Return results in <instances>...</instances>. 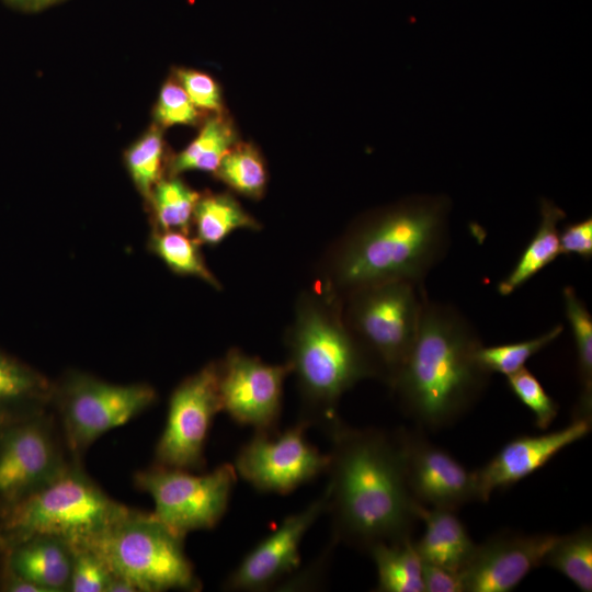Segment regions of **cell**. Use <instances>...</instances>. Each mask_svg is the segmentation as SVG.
<instances>
[{
  "label": "cell",
  "mask_w": 592,
  "mask_h": 592,
  "mask_svg": "<svg viewBox=\"0 0 592 592\" xmlns=\"http://www.w3.org/2000/svg\"><path fill=\"white\" fill-rule=\"evenodd\" d=\"M539 216L534 236L515 265L497 286L501 296L514 293L561 254L559 224L565 219L566 213L553 201L543 197L539 200Z\"/></svg>",
  "instance_id": "obj_21"
},
{
  "label": "cell",
  "mask_w": 592,
  "mask_h": 592,
  "mask_svg": "<svg viewBox=\"0 0 592 592\" xmlns=\"http://www.w3.org/2000/svg\"><path fill=\"white\" fill-rule=\"evenodd\" d=\"M10 7L27 12L43 10L62 0H3Z\"/></svg>",
  "instance_id": "obj_39"
},
{
  "label": "cell",
  "mask_w": 592,
  "mask_h": 592,
  "mask_svg": "<svg viewBox=\"0 0 592 592\" xmlns=\"http://www.w3.org/2000/svg\"><path fill=\"white\" fill-rule=\"evenodd\" d=\"M455 512L421 504L419 520L425 528L414 546L422 562L459 572L476 544Z\"/></svg>",
  "instance_id": "obj_20"
},
{
  "label": "cell",
  "mask_w": 592,
  "mask_h": 592,
  "mask_svg": "<svg viewBox=\"0 0 592 592\" xmlns=\"http://www.w3.org/2000/svg\"><path fill=\"white\" fill-rule=\"evenodd\" d=\"M67 454L61 432L49 411L0 424V508L59 478L73 462Z\"/></svg>",
  "instance_id": "obj_10"
},
{
  "label": "cell",
  "mask_w": 592,
  "mask_h": 592,
  "mask_svg": "<svg viewBox=\"0 0 592 592\" xmlns=\"http://www.w3.org/2000/svg\"><path fill=\"white\" fill-rule=\"evenodd\" d=\"M130 509L107 496L73 460L54 482L0 508V554L34 536L86 545Z\"/></svg>",
  "instance_id": "obj_5"
},
{
  "label": "cell",
  "mask_w": 592,
  "mask_h": 592,
  "mask_svg": "<svg viewBox=\"0 0 592 592\" xmlns=\"http://www.w3.org/2000/svg\"><path fill=\"white\" fill-rule=\"evenodd\" d=\"M289 375L286 362L269 364L239 348L229 349L218 360L221 411L255 432L277 431L284 383Z\"/></svg>",
  "instance_id": "obj_13"
},
{
  "label": "cell",
  "mask_w": 592,
  "mask_h": 592,
  "mask_svg": "<svg viewBox=\"0 0 592 592\" xmlns=\"http://www.w3.org/2000/svg\"><path fill=\"white\" fill-rule=\"evenodd\" d=\"M424 592H463L459 572L446 568L422 563Z\"/></svg>",
  "instance_id": "obj_37"
},
{
  "label": "cell",
  "mask_w": 592,
  "mask_h": 592,
  "mask_svg": "<svg viewBox=\"0 0 592 592\" xmlns=\"http://www.w3.org/2000/svg\"><path fill=\"white\" fill-rule=\"evenodd\" d=\"M309 428L298 420L282 432H255L237 453V475L260 492L287 494L326 473L329 456L309 443Z\"/></svg>",
  "instance_id": "obj_12"
},
{
  "label": "cell",
  "mask_w": 592,
  "mask_h": 592,
  "mask_svg": "<svg viewBox=\"0 0 592 592\" xmlns=\"http://www.w3.org/2000/svg\"><path fill=\"white\" fill-rule=\"evenodd\" d=\"M563 332L562 325H556L545 333L525 341L485 346L477 351L479 364L491 375L500 373L509 376L525 367L536 353L554 342Z\"/></svg>",
  "instance_id": "obj_31"
},
{
  "label": "cell",
  "mask_w": 592,
  "mask_h": 592,
  "mask_svg": "<svg viewBox=\"0 0 592 592\" xmlns=\"http://www.w3.org/2000/svg\"><path fill=\"white\" fill-rule=\"evenodd\" d=\"M105 592H138L127 579L113 574L110 579Z\"/></svg>",
  "instance_id": "obj_40"
},
{
  "label": "cell",
  "mask_w": 592,
  "mask_h": 592,
  "mask_svg": "<svg viewBox=\"0 0 592 592\" xmlns=\"http://www.w3.org/2000/svg\"><path fill=\"white\" fill-rule=\"evenodd\" d=\"M286 363L300 400V421L326 432L340 419L341 397L376 371L348 329L341 299L314 283L301 291L284 334Z\"/></svg>",
  "instance_id": "obj_4"
},
{
  "label": "cell",
  "mask_w": 592,
  "mask_h": 592,
  "mask_svg": "<svg viewBox=\"0 0 592 592\" xmlns=\"http://www.w3.org/2000/svg\"><path fill=\"white\" fill-rule=\"evenodd\" d=\"M197 118L198 111L179 81L173 79L167 81L161 88L155 109L158 126L166 128L173 125H192Z\"/></svg>",
  "instance_id": "obj_34"
},
{
  "label": "cell",
  "mask_w": 592,
  "mask_h": 592,
  "mask_svg": "<svg viewBox=\"0 0 592 592\" xmlns=\"http://www.w3.org/2000/svg\"><path fill=\"white\" fill-rule=\"evenodd\" d=\"M219 412L217 360L185 377L173 389L166 424L155 448V465L190 471L203 469L208 433Z\"/></svg>",
  "instance_id": "obj_11"
},
{
  "label": "cell",
  "mask_w": 592,
  "mask_h": 592,
  "mask_svg": "<svg viewBox=\"0 0 592 592\" xmlns=\"http://www.w3.org/2000/svg\"><path fill=\"white\" fill-rule=\"evenodd\" d=\"M183 538L152 513L130 509L84 546L94 550L113 574L139 592L198 591L201 582L183 548Z\"/></svg>",
  "instance_id": "obj_6"
},
{
  "label": "cell",
  "mask_w": 592,
  "mask_h": 592,
  "mask_svg": "<svg viewBox=\"0 0 592 592\" xmlns=\"http://www.w3.org/2000/svg\"><path fill=\"white\" fill-rule=\"evenodd\" d=\"M72 546L69 592H105L113 573L103 559L84 545Z\"/></svg>",
  "instance_id": "obj_33"
},
{
  "label": "cell",
  "mask_w": 592,
  "mask_h": 592,
  "mask_svg": "<svg viewBox=\"0 0 592 592\" xmlns=\"http://www.w3.org/2000/svg\"><path fill=\"white\" fill-rule=\"evenodd\" d=\"M561 254H576L584 260L592 258V218L591 216L559 228Z\"/></svg>",
  "instance_id": "obj_36"
},
{
  "label": "cell",
  "mask_w": 592,
  "mask_h": 592,
  "mask_svg": "<svg viewBox=\"0 0 592 592\" xmlns=\"http://www.w3.org/2000/svg\"><path fill=\"white\" fill-rule=\"evenodd\" d=\"M556 534L505 533L475 546L459 571L463 592H509L535 568L556 540Z\"/></svg>",
  "instance_id": "obj_16"
},
{
  "label": "cell",
  "mask_w": 592,
  "mask_h": 592,
  "mask_svg": "<svg viewBox=\"0 0 592 592\" xmlns=\"http://www.w3.org/2000/svg\"><path fill=\"white\" fill-rule=\"evenodd\" d=\"M482 341L453 305L425 298L412 348L389 386L405 414L431 430L457 421L489 383L477 360Z\"/></svg>",
  "instance_id": "obj_3"
},
{
  "label": "cell",
  "mask_w": 592,
  "mask_h": 592,
  "mask_svg": "<svg viewBox=\"0 0 592 592\" xmlns=\"http://www.w3.org/2000/svg\"><path fill=\"white\" fill-rule=\"evenodd\" d=\"M201 247L194 236L173 230L152 228L147 240L148 251L158 257L172 273L196 277L220 291L223 286L207 266Z\"/></svg>",
  "instance_id": "obj_25"
},
{
  "label": "cell",
  "mask_w": 592,
  "mask_h": 592,
  "mask_svg": "<svg viewBox=\"0 0 592 592\" xmlns=\"http://www.w3.org/2000/svg\"><path fill=\"white\" fill-rule=\"evenodd\" d=\"M424 284L389 282L353 291L341 298L343 320L372 362L377 379L392 384L415 340Z\"/></svg>",
  "instance_id": "obj_7"
},
{
  "label": "cell",
  "mask_w": 592,
  "mask_h": 592,
  "mask_svg": "<svg viewBox=\"0 0 592 592\" xmlns=\"http://www.w3.org/2000/svg\"><path fill=\"white\" fill-rule=\"evenodd\" d=\"M406 480L413 499L428 508L456 511L477 501L473 471L424 436L421 430L396 431Z\"/></svg>",
  "instance_id": "obj_14"
},
{
  "label": "cell",
  "mask_w": 592,
  "mask_h": 592,
  "mask_svg": "<svg viewBox=\"0 0 592 592\" xmlns=\"http://www.w3.org/2000/svg\"><path fill=\"white\" fill-rule=\"evenodd\" d=\"M0 555L2 566L44 592L68 591L72 562L70 543L54 536H34Z\"/></svg>",
  "instance_id": "obj_18"
},
{
  "label": "cell",
  "mask_w": 592,
  "mask_h": 592,
  "mask_svg": "<svg viewBox=\"0 0 592 592\" xmlns=\"http://www.w3.org/2000/svg\"><path fill=\"white\" fill-rule=\"evenodd\" d=\"M231 122L220 114L206 121L195 139L168 163L170 177L185 171L214 173L224 156L237 144Z\"/></svg>",
  "instance_id": "obj_24"
},
{
  "label": "cell",
  "mask_w": 592,
  "mask_h": 592,
  "mask_svg": "<svg viewBox=\"0 0 592 592\" xmlns=\"http://www.w3.org/2000/svg\"><path fill=\"white\" fill-rule=\"evenodd\" d=\"M327 434L326 512L333 543L367 551L410 538L421 504L408 488L396 431L353 428L339 419Z\"/></svg>",
  "instance_id": "obj_2"
},
{
  "label": "cell",
  "mask_w": 592,
  "mask_h": 592,
  "mask_svg": "<svg viewBox=\"0 0 592 592\" xmlns=\"http://www.w3.org/2000/svg\"><path fill=\"white\" fill-rule=\"evenodd\" d=\"M452 202L419 194L357 217L327 248L315 283L342 298L362 287L424 284L449 247Z\"/></svg>",
  "instance_id": "obj_1"
},
{
  "label": "cell",
  "mask_w": 592,
  "mask_h": 592,
  "mask_svg": "<svg viewBox=\"0 0 592 592\" xmlns=\"http://www.w3.org/2000/svg\"><path fill=\"white\" fill-rule=\"evenodd\" d=\"M238 229L258 231L262 224L230 193H201L193 213L192 230L202 246L217 247Z\"/></svg>",
  "instance_id": "obj_22"
},
{
  "label": "cell",
  "mask_w": 592,
  "mask_h": 592,
  "mask_svg": "<svg viewBox=\"0 0 592 592\" xmlns=\"http://www.w3.org/2000/svg\"><path fill=\"white\" fill-rule=\"evenodd\" d=\"M175 77L197 110L220 114L221 92L209 75L194 69H178Z\"/></svg>",
  "instance_id": "obj_35"
},
{
  "label": "cell",
  "mask_w": 592,
  "mask_h": 592,
  "mask_svg": "<svg viewBox=\"0 0 592 592\" xmlns=\"http://www.w3.org/2000/svg\"><path fill=\"white\" fill-rule=\"evenodd\" d=\"M565 312L570 323L581 386L573 418L592 419V316L573 286L562 289Z\"/></svg>",
  "instance_id": "obj_26"
},
{
  "label": "cell",
  "mask_w": 592,
  "mask_h": 592,
  "mask_svg": "<svg viewBox=\"0 0 592 592\" xmlns=\"http://www.w3.org/2000/svg\"><path fill=\"white\" fill-rule=\"evenodd\" d=\"M128 173L147 202L155 185L163 179L164 144L159 126L150 128L125 153Z\"/></svg>",
  "instance_id": "obj_30"
},
{
  "label": "cell",
  "mask_w": 592,
  "mask_h": 592,
  "mask_svg": "<svg viewBox=\"0 0 592 592\" xmlns=\"http://www.w3.org/2000/svg\"><path fill=\"white\" fill-rule=\"evenodd\" d=\"M508 386L516 398L527 407L542 430L550 426L558 413V403L546 392L537 377L526 367L506 376Z\"/></svg>",
  "instance_id": "obj_32"
},
{
  "label": "cell",
  "mask_w": 592,
  "mask_h": 592,
  "mask_svg": "<svg viewBox=\"0 0 592 592\" xmlns=\"http://www.w3.org/2000/svg\"><path fill=\"white\" fill-rule=\"evenodd\" d=\"M200 195L178 175L161 179L147 201L152 228L192 235L193 213Z\"/></svg>",
  "instance_id": "obj_27"
},
{
  "label": "cell",
  "mask_w": 592,
  "mask_h": 592,
  "mask_svg": "<svg viewBox=\"0 0 592 592\" xmlns=\"http://www.w3.org/2000/svg\"><path fill=\"white\" fill-rule=\"evenodd\" d=\"M367 553L377 572L378 592H424L422 560L412 538L378 543Z\"/></svg>",
  "instance_id": "obj_23"
},
{
  "label": "cell",
  "mask_w": 592,
  "mask_h": 592,
  "mask_svg": "<svg viewBox=\"0 0 592 592\" xmlns=\"http://www.w3.org/2000/svg\"><path fill=\"white\" fill-rule=\"evenodd\" d=\"M54 388L47 376L0 350V424L48 411Z\"/></svg>",
  "instance_id": "obj_19"
},
{
  "label": "cell",
  "mask_w": 592,
  "mask_h": 592,
  "mask_svg": "<svg viewBox=\"0 0 592 592\" xmlns=\"http://www.w3.org/2000/svg\"><path fill=\"white\" fill-rule=\"evenodd\" d=\"M543 565L569 579L580 591H592V531L581 527L567 535H558L547 551Z\"/></svg>",
  "instance_id": "obj_29"
},
{
  "label": "cell",
  "mask_w": 592,
  "mask_h": 592,
  "mask_svg": "<svg viewBox=\"0 0 592 592\" xmlns=\"http://www.w3.org/2000/svg\"><path fill=\"white\" fill-rule=\"evenodd\" d=\"M237 477L234 464L229 463L204 475L152 465L136 473L134 481L151 497L152 514L172 532L185 537L194 531L212 530L219 523Z\"/></svg>",
  "instance_id": "obj_9"
},
{
  "label": "cell",
  "mask_w": 592,
  "mask_h": 592,
  "mask_svg": "<svg viewBox=\"0 0 592 592\" xmlns=\"http://www.w3.org/2000/svg\"><path fill=\"white\" fill-rule=\"evenodd\" d=\"M213 174L234 192L254 201L264 196L269 181L263 157L248 143H237Z\"/></svg>",
  "instance_id": "obj_28"
},
{
  "label": "cell",
  "mask_w": 592,
  "mask_h": 592,
  "mask_svg": "<svg viewBox=\"0 0 592 592\" xmlns=\"http://www.w3.org/2000/svg\"><path fill=\"white\" fill-rule=\"evenodd\" d=\"M327 510L323 492L297 513L286 516L280 526L258 543L232 570L224 583L229 591H266L276 588L298 570L303 538Z\"/></svg>",
  "instance_id": "obj_15"
},
{
  "label": "cell",
  "mask_w": 592,
  "mask_h": 592,
  "mask_svg": "<svg viewBox=\"0 0 592 592\" xmlns=\"http://www.w3.org/2000/svg\"><path fill=\"white\" fill-rule=\"evenodd\" d=\"M156 389L146 383L112 384L93 375L68 371L55 383V409L66 448L73 460L104 433L151 407Z\"/></svg>",
  "instance_id": "obj_8"
},
{
  "label": "cell",
  "mask_w": 592,
  "mask_h": 592,
  "mask_svg": "<svg viewBox=\"0 0 592 592\" xmlns=\"http://www.w3.org/2000/svg\"><path fill=\"white\" fill-rule=\"evenodd\" d=\"M590 430L591 420L573 418L560 430L511 440L487 464L473 471L477 501L486 502L494 490L510 487L532 475Z\"/></svg>",
  "instance_id": "obj_17"
},
{
  "label": "cell",
  "mask_w": 592,
  "mask_h": 592,
  "mask_svg": "<svg viewBox=\"0 0 592 592\" xmlns=\"http://www.w3.org/2000/svg\"><path fill=\"white\" fill-rule=\"evenodd\" d=\"M0 588L8 592H44V590L30 580L14 573L1 565Z\"/></svg>",
  "instance_id": "obj_38"
}]
</instances>
